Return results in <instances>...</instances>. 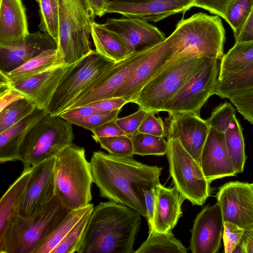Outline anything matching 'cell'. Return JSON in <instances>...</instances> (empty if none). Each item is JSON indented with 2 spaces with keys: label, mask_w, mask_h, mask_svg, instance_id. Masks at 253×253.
I'll use <instances>...</instances> for the list:
<instances>
[{
  "label": "cell",
  "mask_w": 253,
  "mask_h": 253,
  "mask_svg": "<svg viewBox=\"0 0 253 253\" xmlns=\"http://www.w3.org/2000/svg\"><path fill=\"white\" fill-rule=\"evenodd\" d=\"M201 156L200 165L210 182L238 173L229 155L224 133L210 127Z\"/></svg>",
  "instance_id": "44dd1931"
},
{
  "label": "cell",
  "mask_w": 253,
  "mask_h": 253,
  "mask_svg": "<svg viewBox=\"0 0 253 253\" xmlns=\"http://www.w3.org/2000/svg\"><path fill=\"white\" fill-rule=\"evenodd\" d=\"M220 61L205 57L193 75L166 105L163 111L169 114L190 112L199 115L203 106L215 94Z\"/></svg>",
  "instance_id": "8fae6325"
},
{
  "label": "cell",
  "mask_w": 253,
  "mask_h": 253,
  "mask_svg": "<svg viewBox=\"0 0 253 253\" xmlns=\"http://www.w3.org/2000/svg\"><path fill=\"white\" fill-rule=\"evenodd\" d=\"M149 112L140 124L138 132L157 136L165 137V123L162 119Z\"/></svg>",
  "instance_id": "f6af8a7d"
},
{
  "label": "cell",
  "mask_w": 253,
  "mask_h": 253,
  "mask_svg": "<svg viewBox=\"0 0 253 253\" xmlns=\"http://www.w3.org/2000/svg\"><path fill=\"white\" fill-rule=\"evenodd\" d=\"M103 24L134 52L157 44L167 38L157 27L136 18H108Z\"/></svg>",
  "instance_id": "ffe728a7"
},
{
  "label": "cell",
  "mask_w": 253,
  "mask_h": 253,
  "mask_svg": "<svg viewBox=\"0 0 253 253\" xmlns=\"http://www.w3.org/2000/svg\"><path fill=\"white\" fill-rule=\"evenodd\" d=\"M96 16L101 17L105 13L107 6L110 0H88Z\"/></svg>",
  "instance_id": "11a10c76"
},
{
  "label": "cell",
  "mask_w": 253,
  "mask_h": 253,
  "mask_svg": "<svg viewBox=\"0 0 253 253\" xmlns=\"http://www.w3.org/2000/svg\"><path fill=\"white\" fill-rule=\"evenodd\" d=\"M55 196L67 209L86 207L92 200L93 177L85 149L72 144L55 157Z\"/></svg>",
  "instance_id": "277c9868"
},
{
  "label": "cell",
  "mask_w": 253,
  "mask_h": 253,
  "mask_svg": "<svg viewBox=\"0 0 253 253\" xmlns=\"http://www.w3.org/2000/svg\"><path fill=\"white\" fill-rule=\"evenodd\" d=\"M149 112L139 108L136 112L129 116L118 118L115 122L127 136L131 137L138 132L140 124Z\"/></svg>",
  "instance_id": "ee69618b"
},
{
  "label": "cell",
  "mask_w": 253,
  "mask_h": 253,
  "mask_svg": "<svg viewBox=\"0 0 253 253\" xmlns=\"http://www.w3.org/2000/svg\"><path fill=\"white\" fill-rule=\"evenodd\" d=\"M32 167L24 168L0 200V245L13 222L19 216L21 200L31 174Z\"/></svg>",
  "instance_id": "4316f807"
},
{
  "label": "cell",
  "mask_w": 253,
  "mask_h": 253,
  "mask_svg": "<svg viewBox=\"0 0 253 253\" xmlns=\"http://www.w3.org/2000/svg\"><path fill=\"white\" fill-rule=\"evenodd\" d=\"M77 62L47 70L10 88L23 93L37 108L46 110L60 83Z\"/></svg>",
  "instance_id": "7402d4cb"
},
{
  "label": "cell",
  "mask_w": 253,
  "mask_h": 253,
  "mask_svg": "<svg viewBox=\"0 0 253 253\" xmlns=\"http://www.w3.org/2000/svg\"><path fill=\"white\" fill-rule=\"evenodd\" d=\"M232 0H195L194 6L205 9L226 20L227 7Z\"/></svg>",
  "instance_id": "bcb514c9"
},
{
  "label": "cell",
  "mask_w": 253,
  "mask_h": 253,
  "mask_svg": "<svg viewBox=\"0 0 253 253\" xmlns=\"http://www.w3.org/2000/svg\"><path fill=\"white\" fill-rule=\"evenodd\" d=\"M26 98L25 95L18 90L9 88L0 93V111L14 102Z\"/></svg>",
  "instance_id": "f907efd6"
},
{
  "label": "cell",
  "mask_w": 253,
  "mask_h": 253,
  "mask_svg": "<svg viewBox=\"0 0 253 253\" xmlns=\"http://www.w3.org/2000/svg\"><path fill=\"white\" fill-rule=\"evenodd\" d=\"M54 161L51 157L32 167L19 207L22 218L30 219L55 196Z\"/></svg>",
  "instance_id": "4fadbf2b"
},
{
  "label": "cell",
  "mask_w": 253,
  "mask_h": 253,
  "mask_svg": "<svg viewBox=\"0 0 253 253\" xmlns=\"http://www.w3.org/2000/svg\"><path fill=\"white\" fill-rule=\"evenodd\" d=\"M93 208L86 212L51 253H77Z\"/></svg>",
  "instance_id": "74e56055"
},
{
  "label": "cell",
  "mask_w": 253,
  "mask_h": 253,
  "mask_svg": "<svg viewBox=\"0 0 253 253\" xmlns=\"http://www.w3.org/2000/svg\"><path fill=\"white\" fill-rule=\"evenodd\" d=\"M195 0H151L130 2L110 0L105 13L157 22L170 16L184 13L195 5Z\"/></svg>",
  "instance_id": "2e32d148"
},
{
  "label": "cell",
  "mask_w": 253,
  "mask_h": 253,
  "mask_svg": "<svg viewBox=\"0 0 253 253\" xmlns=\"http://www.w3.org/2000/svg\"><path fill=\"white\" fill-rule=\"evenodd\" d=\"M115 63L95 50L81 58L60 83L46 109L48 113L58 116L66 111Z\"/></svg>",
  "instance_id": "9c48e42d"
},
{
  "label": "cell",
  "mask_w": 253,
  "mask_h": 253,
  "mask_svg": "<svg viewBox=\"0 0 253 253\" xmlns=\"http://www.w3.org/2000/svg\"><path fill=\"white\" fill-rule=\"evenodd\" d=\"M185 199L176 187L169 188L160 183L155 188L153 227L159 233L172 229L182 215L181 205Z\"/></svg>",
  "instance_id": "603a6c76"
},
{
  "label": "cell",
  "mask_w": 253,
  "mask_h": 253,
  "mask_svg": "<svg viewBox=\"0 0 253 253\" xmlns=\"http://www.w3.org/2000/svg\"><path fill=\"white\" fill-rule=\"evenodd\" d=\"M241 241L244 253H253V227L245 231Z\"/></svg>",
  "instance_id": "db71d44e"
},
{
  "label": "cell",
  "mask_w": 253,
  "mask_h": 253,
  "mask_svg": "<svg viewBox=\"0 0 253 253\" xmlns=\"http://www.w3.org/2000/svg\"><path fill=\"white\" fill-rule=\"evenodd\" d=\"M30 33L25 8L21 0H0V42L25 38Z\"/></svg>",
  "instance_id": "d4e9b609"
},
{
  "label": "cell",
  "mask_w": 253,
  "mask_h": 253,
  "mask_svg": "<svg viewBox=\"0 0 253 253\" xmlns=\"http://www.w3.org/2000/svg\"><path fill=\"white\" fill-rule=\"evenodd\" d=\"M167 156L169 171L180 194L193 205L202 206L211 194L210 182L200 164L176 138H168Z\"/></svg>",
  "instance_id": "30bf717a"
},
{
  "label": "cell",
  "mask_w": 253,
  "mask_h": 253,
  "mask_svg": "<svg viewBox=\"0 0 253 253\" xmlns=\"http://www.w3.org/2000/svg\"><path fill=\"white\" fill-rule=\"evenodd\" d=\"M235 113L236 110L233 105L225 102L214 108L206 121L210 127L225 133L236 116Z\"/></svg>",
  "instance_id": "ab89813d"
},
{
  "label": "cell",
  "mask_w": 253,
  "mask_h": 253,
  "mask_svg": "<svg viewBox=\"0 0 253 253\" xmlns=\"http://www.w3.org/2000/svg\"><path fill=\"white\" fill-rule=\"evenodd\" d=\"M118 1H130V2H136V1H143L151 0H115Z\"/></svg>",
  "instance_id": "9f6ffc18"
},
{
  "label": "cell",
  "mask_w": 253,
  "mask_h": 253,
  "mask_svg": "<svg viewBox=\"0 0 253 253\" xmlns=\"http://www.w3.org/2000/svg\"><path fill=\"white\" fill-rule=\"evenodd\" d=\"M165 119L166 137L179 140L186 151L200 164L201 156L210 126L199 114L180 112Z\"/></svg>",
  "instance_id": "9a60e30c"
},
{
  "label": "cell",
  "mask_w": 253,
  "mask_h": 253,
  "mask_svg": "<svg viewBox=\"0 0 253 253\" xmlns=\"http://www.w3.org/2000/svg\"><path fill=\"white\" fill-rule=\"evenodd\" d=\"M93 207V205L90 203L85 207L71 211L32 253H51L86 212Z\"/></svg>",
  "instance_id": "f1b7e54d"
},
{
  "label": "cell",
  "mask_w": 253,
  "mask_h": 253,
  "mask_svg": "<svg viewBox=\"0 0 253 253\" xmlns=\"http://www.w3.org/2000/svg\"><path fill=\"white\" fill-rule=\"evenodd\" d=\"M253 88V62L244 68L218 78L215 94L221 98Z\"/></svg>",
  "instance_id": "4dcf8cb0"
},
{
  "label": "cell",
  "mask_w": 253,
  "mask_h": 253,
  "mask_svg": "<svg viewBox=\"0 0 253 253\" xmlns=\"http://www.w3.org/2000/svg\"><path fill=\"white\" fill-rule=\"evenodd\" d=\"M72 124L59 115L48 113L29 131L18 152V161L24 168L33 167L73 144Z\"/></svg>",
  "instance_id": "52a82bcc"
},
{
  "label": "cell",
  "mask_w": 253,
  "mask_h": 253,
  "mask_svg": "<svg viewBox=\"0 0 253 253\" xmlns=\"http://www.w3.org/2000/svg\"><path fill=\"white\" fill-rule=\"evenodd\" d=\"M159 43L136 51L123 60L115 62L66 110L114 97L116 90L129 79Z\"/></svg>",
  "instance_id": "7c38bea8"
},
{
  "label": "cell",
  "mask_w": 253,
  "mask_h": 253,
  "mask_svg": "<svg viewBox=\"0 0 253 253\" xmlns=\"http://www.w3.org/2000/svg\"><path fill=\"white\" fill-rule=\"evenodd\" d=\"M128 102L122 97H112L102 99L88 104L101 113L121 109Z\"/></svg>",
  "instance_id": "7dc6e473"
},
{
  "label": "cell",
  "mask_w": 253,
  "mask_h": 253,
  "mask_svg": "<svg viewBox=\"0 0 253 253\" xmlns=\"http://www.w3.org/2000/svg\"><path fill=\"white\" fill-rule=\"evenodd\" d=\"M145 242L134 253H186L187 249L177 239L171 230L159 233L153 228L149 229Z\"/></svg>",
  "instance_id": "1f68e13d"
},
{
  "label": "cell",
  "mask_w": 253,
  "mask_h": 253,
  "mask_svg": "<svg viewBox=\"0 0 253 253\" xmlns=\"http://www.w3.org/2000/svg\"><path fill=\"white\" fill-rule=\"evenodd\" d=\"M93 139L110 154L130 157L134 155L131 139L126 135L97 137Z\"/></svg>",
  "instance_id": "f35d334b"
},
{
  "label": "cell",
  "mask_w": 253,
  "mask_h": 253,
  "mask_svg": "<svg viewBox=\"0 0 253 253\" xmlns=\"http://www.w3.org/2000/svg\"><path fill=\"white\" fill-rule=\"evenodd\" d=\"M98 113H101L87 105L66 110L60 114L59 116L69 122L73 119L85 117Z\"/></svg>",
  "instance_id": "681fc988"
},
{
  "label": "cell",
  "mask_w": 253,
  "mask_h": 253,
  "mask_svg": "<svg viewBox=\"0 0 253 253\" xmlns=\"http://www.w3.org/2000/svg\"><path fill=\"white\" fill-rule=\"evenodd\" d=\"M222 213L219 204L208 205L197 215L191 230L190 249L193 253H216L223 235Z\"/></svg>",
  "instance_id": "e0dca14e"
},
{
  "label": "cell",
  "mask_w": 253,
  "mask_h": 253,
  "mask_svg": "<svg viewBox=\"0 0 253 253\" xmlns=\"http://www.w3.org/2000/svg\"><path fill=\"white\" fill-rule=\"evenodd\" d=\"M92 138L126 135L116 124L115 120L105 123L93 129Z\"/></svg>",
  "instance_id": "c3c4849f"
},
{
  "label": "cell",
  "mask_w": 253,
  "mask_h": 253,
  "mask_svg": "<svg viewBox=\"0 0 253 253\" xmlns=\"http://www.w3.org/2000/svg\"><path fill=\"white\" fill-rule=\"evenodd\" d=\"M65 64L57 48L44 51L13 70L0 71V93L38 74Z\"/></svg>",
  "instance_id": "cb8c5ba5"
},
{
  "label": "cell",
  "mask_w": 253,
  "mask_h": 253,
  "mask_svg": "<svg viewBox=\"0 0 253 253\" xmlns=\"http://www.w3.org/2000/svg\"><path fill=\"white\" fill-rule=\"evenodd\" d=\"M170 36L175 50L167 63L185 56L221 60L224 54L225 32L219 16L199 12L182 18Z\"/></svg>",
  "instance_id": "3957f363"
},
{
  "label": "cell",
  "mask_w": 253,
  "mask_h": 253,
  "mask_svg": "<svg viewBox=\"0 0 253 253\" xmlns=\"http://www.w3.org/2000/svg\"><path fill=\"white\" fill-rule=\"evenodd\" d=\"M253 9V0H232L226 13L225 21L229 24L236 40L239 36Z\"/></svg>",
  "instance_id": "8d00e7d4"
},
{
  "label": "cell",
  "mask_w": 253,
  "mask_h": 253,
  "mask_svg": "<svg viewBox=\"0 0 253 253\" xmlns=\"http://www.w3.org/2000/svg\"><path fill=\"white\" fill-rule=\"evenodd\" d=\"M175 50V44L169 35L116 90L114 97H122L128 103H132L143 86L163 69Z\"/></svg>",
  "instance_id": "d6986e66"
},
{
  "label": "cell",
  "mask_w": 253,
  "mask_h": 253,
  "mask_svg": "<svg viewBox=\"0 0 253 253\" xmlns=\"http://www.w3.org/2000/svg\"><path fill=\"white\" fill-rule=\"evenodd\" d=\"M245 232V230L232 222H224L222 238L225 253H232Z\"/></svg>",
  "instance_id": "7bdbcfd3"
},
{
  "label": "cell",
  "mask_w": 253,
  "mask_h": 253,
  "mask_svg": "<svg viewBox=\"0 0 253 253\" xmlns=\"http://www.w3.org/2000/svg\"><path fill=\"white\" fill-rule=\"evenodd\" d=\"M224 134L227 148L235 169L237 173L242 172L247 157L243 129L236 116Z\"/></svg>",
  "instance_id": "d6a6232c"
},
{
  "label": "cell",
  "mask_w": 253,
  "mask_h": 253,
  "mask_svg": "<svg viewBox=\"0 0 253 253\" xmlns=\"http://www.w3.org/2000/svg\"><path fill=\"white\" fill-rule=\"evenodd\" d=\"M38 3L40 30L49 35L58 42L59 34V0H36Z\"/></svg>",
  "instance_id": "836d02e7"
},
{
  "label": "cell",
  "mask_w": 253,
  "mask_h": 253,
  "mask_svg": "<svg viewBox=\"0 0 253 253\" xmlns=\"http://www.w3.org/2000/svg\"><path fill=\"white\" fill-rule=\"evenodd\" d=\"M71 211L55 196L30 219L19 215L0 245V253H32Z\"/></svg>",
  "instance_id": "8992f818"
},
{
  "label": "cell",
  "mask_w": 253,
  "mask_h": 253,
  "mask_svg": "<svg viewBox=\"0 0 253 253\" xmlns=\"http://www.w3.org/2000/svg\"><path fill=\"white\" fill-rule=\"evenodd\" d=\"M154 195L155 188L145 191V204L147 211L146 219L149 229L153 228V217L154 210Z\"/></svg>",
  "instance_id": "f5cc1de1"
},
{
  "label": "cell",
  "mask_w": 253,
  "mask_h": 253,
  "mask_svg": "<svg viewBox=\"0 0 253 253\" xmlns=\"http://www.w3.org/2000/svg\"><path fill=\"white\" fill-rule=\"evenodd\" d=\"M205 57L185 56L167 63L147 82L132 103L148 112L158 113L193 75Z\"/></svg>",
  "instance_id": "ba28073f"
},
{
  "label": "cell",
  "mask_w": 253,
  "mask_h": 253,
  "mask_svg": "<svg viewBox=\"0 0 253 253\" xmlns=\"http://www.w3.org/2000/svg\"><path fill=\"white\" fill-rule=\"evenodd\" d=\"M95 16L88 0H59L57 49L66 64L75 63L92 51L89 36Z\"/></svg>",
  "instance_id": "5b68a950"
},
{
  "label": "cell",
  "mask_w": 253,
  "mask_h": 253,
  "mask_svg": "<svg viewBox=\"0 0 253 253\" xmlns=\"http://www.w3.org/2000/svg\"><path fill=\"white\" fill-rule=\"evenodd\" d=\"M223 221L247 230L253 227V188L251 183L239 181L225 183L216 195Z\"/></svg>",
  "instance_id": "5bb4252c"
},
{
  "label": "cell",
  "mask_w": 253,
  "mask_h": 253,
  "mask_svg": "<svg viewBox=\"0 0 253 253\" xmlns=\"http://www.w3.org/2000/svg\"><path fill=\"white\" fill-rule=\"evenodd\" d=\"M253 40V9L235 43Z\"/></svg>",
  "instance_id": "816d5d0a"
},
{
  "label": "cell",
  "mask_w": 253,
  "mask_h": 253,
  "mask_svg": "<svg viewBox=\"0 0 253 253\" xmlns=\"http://www.w3.org/2000/svg\"><path fill=\"white\" fill-rule=\"evenodd\" d=\"M121 109L111 112L95 114L87 117L73 119L69 121L72 125L92 131L96 127L118 118Z\"/></svg>",
  "instance_id": "b9f144b4"
},
{
  "label": "cell",
  "mask_w": 253,
  "mask_h": 253,
  "mask_svg": "<svg viewBox=\"0 0 253 253\" xmlns=\"http://www.w3.org/2000/svg\"><path fill=\"white\" fill-rule=\"evenodd\" d=\"M36 108L35 104L27 98L9 105L0 111V133L30 115Z\"/></svg>",
  "instance_id": "d590c367"
},
{
  "label": "cell",
  "mask_w": 253,
  "mask_h": 253,
  "mask_svg": "<svg viewBox=\"0 0 253 253\" xmlns=\"http://www.w3.org/2000/svg\"><path fill=\"white\" fill-rule=\"evenodd\" d=\"M90 163L101 197L129 207L147 218L145 191L160 183L162 168L101 151L93 152Z\"/></svg>",
  "instance_id": "6da1fadb"
},
{
  "label": "cell",
  "mask_w": 253,
  "mask_h": 253,
  "mask_svg": "<svg viewBox=\"0 0 253 253\" xmlns=\"http://www.w3.org/2000/svg\"><path fill=\"white\" fill-rule=\"evenodd\" d=\"M244 119L253 126V88L228 98Z\"/></svg>",
  "instance_id": "60d3db41"
},
{
  "label": "cell",
  "mask_w": 253,
  "mask_h": 253,
  "mask_svg": "<svg viewBox=\"0 0 253 253\" xmlns=\"http://www.w3.org/2000/svg\"><path fill=\"white\" fill-rule=\"evenodd\" d=\"M252 184V185L253 186V182L251 183Z\"/></svg>",
  "instance_id": "6f0895ef"
},
{
  "label": "cell",
  "mask_w": 253,
  "mask_h": 253,
  "mask_svg": "<svg viewBox=\"0 0 253 253\" xmlns=\"http://www.w3.org/2000/svg\"><path fill=\"white\" fill-rule=\"evenodd\" d=\"M130 138L134 155L164 156L167 154L168 141L164 137L138 132Z\"/></svg>",
  "instance_id": "e575fe53"
},
{
  "label": "cell",
  "mask_w": 253,
  "mask_h": 253,
  "mask_svg": "<svg viewBox=\"0 0 253 253\" xmlns=\"http://www.w3.org/2000/svg\"><path fill=\"white\" fill-rule=\"evenodd\" d=\"M55 48V40L40 31L29 33L21 40L0 42V71L10 72L42 52Z\"/></svg>",
  "instance_id": "ac0fdd59"
},
{
  "label": "cell",
  "mask_w": 253,
  "mask_h": 253,
  "mask_svg": "<svg viewBox=\"0 0 253 253\" xmlns=\"http://www.w3.org/2000/svg\"><path fill=\"white\" fill-rule=\"evenodd\" d=\"M46 110L36 108L21 121L0 133V163L18 161L19 147L29 131L42 117Z\"/></svg>",
  "instance_id": "484cf974"
},
{
  "label": "cell",
  "mask_w": 253,
  "mask_h": 253,
  "mask_svg": "<svg viewBox=\"0 0 253 253\" xmlns=\"http://www.w3.org/2000/svg\"><path fill=\"white\" fill-rule=\"evenodd\" d=\"M91 35L95 50L114 62H119L134 52L103 24L94 21L91 26Z\"/></svg>",
  "instance_id": "83f0119b"
},
{
  "label": "cell",
  "mask_w": 253,
  "mask_h": 253,
  "mask_svg": "<svg viewBox=\"0 0 253 253\" xmlns=\"http://www.w3.org/2000/svg\"><path fill=\"white\" fill-rule=\"evenodd\" d=\"M135 210L110 201L94 207L77 253H134L141 224Z\"/></svg>",
  "instance_id": "7a4b0ae2"
},
{
  "label": "cell",
  "mask_w": 253,
  "mask_h": 253,
  "mask_svg": "<svg viewBox=\"0 0 253 253\" xmlns=\"http://www.w3.org/2000/svg\"><path fill=\"white\" fill-rule=\"evenodd\" d=\"M253 62V40L235 43L220 61L218 78L236 72Z\"/></svg>",
  "instance_id": "f546056e"
}]
</instances>
